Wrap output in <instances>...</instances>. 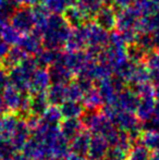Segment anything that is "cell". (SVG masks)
I'll return each mask as SVG.
<instances>
[{
	"mask_svg": "<svg viewBox=\"0 0 159 160\" xmlns=\"http://www.w3.org/2000/svg\"><path fill=\"white\" fill-rule=\"evenodd\" d=\"M71 26L64 19L63 14L51 13L48 22L42 28V38L45 48L62 50L66 47L67 40L71 32Z\"/></svg>",
	"mask_w": 159,
	"mask_h": 160,
	"instance_id": "cell-1",
	"label": "cell"
},
{
	"mask_svg": "<svg viewBox=\"0 0 159 160\" xmlns=\"http://www.w3.org/2000/svg\"><path fill=\"white\" fill-rule=\"evenodd\" d=\"M141 13L135 4L117 11V21L115 30L122 36L127 45L136 42L140 35Z\"/></svg>",
	"mask_w": 159,
	"mask_h": 160,
	"instance_id": "cell-2",
	"label": "cell"
},
{
	"mask_svg": "<svg viewBox=\"0 0 159 160\" xmlns=\"http://www.w3.org/2000/svg\"><path fill=\"white\" fill-rule=\"evenodd\" d=\"M38 68L34 56H27L20 64L8 71L9 84L21 92H28L32 75Z\"/></svg>",
	"mask_w": 159,
	"mask_h": 160,
	"instance_id": "cell-3",
	"label": "cell"
},
{
	"mask_svg": "<svg viewBox=\"0 0 159 160\" xmlns=\"http://www.w3.org/2000/svg\"><path fill=\"white\" fill-rule=\"evenodd\" d=\"M109 33L110 32L97 25L93 20L86 23L87 48L85 50L94 56H98V53L108 44Z\"/></svg>",
	"mask_w": 159,
	"mask_h": 160,
	"instance_id": "cell-4",
	"label": "cell"
},
{
	"mask_svg": "<svg viewBox=\"0 0 159 160\" xmlns=\"http://www.w3.org/2000/svg\"><path fill=\"white\" fill-rule=\"evenodd\" d=\"M9 20H10V23L21 34L30 33L35 28V21L34 15H33L32 7H17Z\"/></svg>",
	"mask_w": 159,
	"mask_h": 160,
	"instance_id": "cell-5",
	"label": "cell"
},
{
	"mask_svg": "<svg viewBox=\"0 0 159 160\" xmlns=\"http://www.w3.org/2000/svg\"><path fill=\"white\" fill-rule=\"evenodd\" d=\"M93 21L100 28H105L108 32L115 30L116 21H117V10L112 4L104 3L97 12L94 14Z\"/></svg>",
	"mask_w": 159,
	"mask_h": 160,
	"instance_id": "cell-6",
	"label": "cell"
},
{
	"mask_svg": "<svg viewBox=\"0 0 159 160\" xmlns=\"http://www.w3.org/2000/svg\"><path fill=\"white\" fill-rule=\"evenodd\" d=\"M17 45L28 56L37 55L44 48L42 35L35 30L30 33L22 34Z\"/></svg>",
	"mask_w": 159,
	"mask_h": 160,
	"instance_id": "cell-7",
	"label": "cell"
},
{
	"mask_svg": "<svg viewBox=\"0 0 159 160\" xmlns=\"http://www.w3.org/2000/svg\"><path fill=\"white\" fill-rule=\"evenodd\" d=\"M141 102V98L131 87L127 88L125 87L122 92L118 94L117 101H116L115 106L120 108L121 110L129 112H134L135 113L136 110L138 108V105Z\"/></svg>",
	"mask_w": 159,
	"mask_h": 160,
	"instance_id": "cell-8",
	"label": "cell"
},
{
	"mask_svg": "<svg viewBox=\"0 0 159 160\" xmlns=\"http://www.w3.org/2000/svg\"><path fill=\"white\" fill-rule=\"evenodd\" d=\"M62 14H63L64 19L67 20V22H68L71 28H77V26L85 25L86 23H88L89 21L93 20L91 15L87 14L79 4H77V2L71 4L69 8H67Z\"/></svg>",
	"mask_w": 159,
	"mask_h": 160,
	"instance_id": "cell-9",
	"label": "cell"
},
{
	"mask_svg": "<svg viewBox=\"0 0 159 160\" xmlns=\"http://www.w3.org/2000/svg\"><path fill=\"white\" fill-rule=\"evenodd\" d=\"M66 50H84L87 48V34H86V24L77 28H71L70 35L67 40Z\"/></svg>",
	"mask_w": 159,
	"mask_h": 160,
	"instance_id": "cell-10",
	"label": "cell"
},
{
	"mask_svg": "<svg viewBox=\"0 0 159 160\" xmlns=\"http://www.w3.org/2000/svg\"><path fill=\"white\" fill-rule=\"evenodd\" d=\"M47 69H48L49 75H50L51 83L68 84L74 78V74L68 69V67L61 60H58L57 62L52 63Z\"/></svg>",
	"mask_w": 159,
	"mask_h": 160,
	"instance_id": "cell-11",
	"label": "cell"
},
{
	"mask_svg": "<svg viewBox=\"0 0 159 160\" xmlns=\"http://www.w3.org/2000/svg\"><path fill=\"white\" fill-rule=\"evenodd\" d=\"M110 147L108 142L102 135L93 134L89 143L87 158L91 160H104L107 154V150Z\"/></svg>",
	"mask_w": 159,
	"mask_h": 160,
	"instance_id": "cell-12",
	"label": "cell"
},
{
	"mask_svg": "<svg viewBox=\"0 0 159 160\" xmlns=\"http://www.w3.org/2000/svg\"><path fill=\"white\" fill-rule=\"evenodd\" d=\"M51 84L50 75L47 68H37L36 71L33 73L30 83L31 94L38 93V92H46Z\"/></svg>",
	"mask_w": 159,
	"mask_h": 160,
	"instance_id": "cell-13",
	"label": "cell"
},
{
	"mask_svg": "<svg viewBox=\"0 0 159 160\" xmlns=\"http://www.w3.org/2000/svg\"><path fill=\"white\" fill-rule=\"evenodd\" d=\"M92 135L93 134L86 128L81 131L77 136H74L70 141V152L75 155H79L83 158L87 157Z\"/></svg>",
	"mask_w": 159,
	"mask_h": 160,
	"instance_id": "cell-14",
	"label": "cell"
},
{
	"mask_svg": "<svg viewBox=\"0 0 159 160\" xmlns=\"http://www.w3.org/2000/svg\"><path fill=\"white\" fill-rule=\"evenodd\" d=\"M31 135H32V130L28 128L26 121L23 118H21L15 130L11 134V142H12L17 152H22L26 142L30 139Z\"/></svg>",
	"mask_w": 159,
	"mask_h": 160,
	"instance_id": "cell-15",
	"label": "cell"
},
{
	"mask_svg": "<svg viewBox=\"0 0 159 160\" xmlns=\"http://www.w3.org/2000/svg\"><path fill=\"white\" fill-rule=\"evenodd\" d=\"M96 87H97L98 92H99L100 96H102L104 103L115 105L116 101H117V97L119 92L116 88L115 83L112 81V76L105 78V80L98 81L97 84H96Z\"/></svg>",
	"mask_w": 159,
	"mask_h": 160,
	"instance_id": "cell-16",
	"label": "cell"
},
{
	"mask_svg": "<svg viewBox=\"0 0 159 160\" xmlns=\"http://www.w3.org/2000/svg\"><path fill=\"white\" fill-rule=\"evenodd\" d=\"M60 132L67 139L71 141L81 131L84 130L82 120L79 118H64L59 124Z\"/></svg>",
	"mask_w": 159,
	"mask_h": 160,
	"instance_id": "cell-17",
	"label": "cell"
},
{
	"mask_svg": "<svg viewBox=\"0 0 159 160\" xmlns=\"http://www.w3.org/2000/svg\"><path fill=\"white\" fill-rule=\"evenodd\" d=\"M28 55H26L17 45L10 47V50L7 53V56L4 57V59L0 62V68L9 71L10 69H12L13 67L20 64Z\"/></svg>",
	"mask_w": 159,
	"mask_h": 160,
	"instance_id": "cell-18",
	"label": "cell"
},
{
	"mask_svg": "<svg viewBox=\"0 0 159 160\" xmlns=\"http://www.w3.org/2000/svg\"><path fill=\"white\" fill-rule=\"evenodd\" d=\"M48 101L52 106H60L67 100V84L51 83L46 91Z\"/></svg>",
	"mask_w": 159,
	"mask_h": 160,
	"instance_id": "cell-19",
	"label": "cell"
},
{
	"mask_svg": "<svg viewBox=\"0 0 159 160\" xmlns=\"http://www.w3.org/2000/svg\"><path fill=\"white\" fill-rule=\"evenodd\" d=\"M49 106H50V103L47 98L46 92H38V93L31 94L30 111L32 114L42 117Z\"/></svg>",
	"mask_w": 159,
	"mask_h": 160,
	"instance_id": "cell-20",
	"label": "cell"
},
{
	"mask_svg": "<svg viewBox=\"0 0 159 160\" xmlns=\"http://www.w3.org/2000/svg\"><path fill=\"white\" fill-rule=\"evenodd\" d=\"M62 55V50H57V49L50 48H42L37 55H35V59L37 61L38 68H48L52 63L60 60Z\"/></svg>",
	"mask_w": 159,
	"mask_h": 160,
	"instance_id": "cell-21",
	"label": "cell"
},
{
	"mask_svg": "<svg viewBox=\"0 0 159 160\" xmlns=\"http://www.w3.org/2000/svg\"><path fill=\"white\" fill-rule=\"evenodd\" d=\"M59 108L63 118H81L85 111V107L82 101L66 100L60 105Z\"/></svg>",
	"mask_w": 159,
	"mask_h": 160,
	"instance_id": "cell-22",
	"label": "cell"
},
{
	"mask_svg": "<svg viewBox=\"0 0 159 160\" xmlns=\"http://www.w3.org/2000/svg\"><path fill=\"white\" fill-rule=\"evenodd\" d=\"M82 102H83V105H84L85 109H87V110L102 109V105H104V101H102V96H100L96 85L92 87L91 89H88V91L84 94Z\"/></svg>",
	"mask_w": 159,
	"mask_h": 160,
	"instance_id": "cell-23",
	"label": "cell"
},
{
	"mask_svg": "<svg viewBox=\"0 0 159 160\" xmlns=\"http://www.w3.org/2000/svg\"><path fill=\"white\" fill-rule=\"evenodd\" d=\"M148 81H149V69L146 65V63L145 62H137V63H135L127 84L130 86H134V85L148 82Z\"/></svg>",
	"mask_w": 159,
	"mask_h": 160,
	"instance_id": "cell-24",
	"label": "cell"
},
{
	"mask_svg": "<svg viewBox=\"0 0 159 160\" xmlns=\"http://www.w3.org/2000/svg\"><path fill=\"white\" fill-rule=\"evenodd\" d=\"M33 15H34V21H35V31L38 33H42V28L48 22V19L50 17L51 13L49 10L44 6L42 3H37L32 7Z\"/></svg>",
	"mask_w": 159,
	"mask_h": 160,
	"instance_id": "cell-25",
	"label": "cell"
},
{
	"mask_svg": "<svg viewBox=\"0 0 159 160\" xmlns=\"http://www.w3.org/2000/svg\"><path fill=\"white\" fill-rule=\"evenodd\" d=\"M22 34L10 23V22H3L0 25V38L8 42L10 46H14L19 42V39Z\"/></svg>",
	"mask_w": 159,
	"mask_h": 160,
	"instance_id": "cell-26",
	"label": "cell"
},
{
	"mask_svg": "<svg viewBox=\"0 0 159 160\" xmlns=\"http://www.w3.org/2000/svg\"><path fill=\"white\" fill-rule=\"evenodd\" d=\"M156 98H142L136 110V116L141 121H146L154 117L155 113Z\"/></svg>",
	"mask_w": 159,
	"mask_h": 160,
	"instance_id": "cell-27",
	"label": "cell"
},
{
	"mask_svg": "<svg viewBox=\"0 0 159 160\" xmlns=\"http://www.w3.org/2000/svg\"><path fill=\"white\" fill-rule=\"evenodd\" d=\"M17 154V149L11 142V135L2 132L0 134V160H10Z\"/></svg>",
	"mask_w": 159,
	"mask_h": 160,
	"instance_id": "cell-28",
	"label": "cell"
},
{
	"mask_svg": "<svg viewBox=\"0 0 159 160\" xmlns=\"http://www.w3.org/2000/svg\"><path fill=\"white\" fill-rule=\"evenodd\" d=\"M159 28V12L149 13L141 17L140 33H152Z\"/></svg>",
	"mask_w": 159,
	"mask_h": 160,
	"instance_id": "cell-29",
	"label": "cell"
},
{
	"mask_svg": "<svg viewBox=\"0 0 159 160\" xmlns=\"http://www.w3.org/2000/svg\"><path fill=\"white\" fill-rule=\"evenodd\" d=\"M77 0H40L42 4L49 10L50 13H62L64 12L67 8L71 4L75 3Z\"/></svg>",
	"mask_w": 159,
	"mask_h": 160,
	"instance_id": "cell-30",
	"label": "cell"
},
{
	"mask_svg": "<svg viewBox=\"0 0 159 160\" xmlns=\"http://www.w3.org/2000/svg\"><path fill=\"white\" fill-rule=\"evenodd\" d=\"M62 118L63 117H62L61 111H60V108L58 106H52V105L49 106L46 111L42 113V116L40 117L42 121L49 123V124H56V125L60 124Z\"/></svg>",
	"mask_w": 159,
	"mask_h": 160,
	"instance_id": "cell-31",
	"label": "cell"
},
{
	"mask_svg": "<svg viewBox=\"0 0 159 160\" xmlns=\"http://www.w3.org/2000/svg\"><path fill=\"white\" fill-rule=\"evenodd\" d=\"M152 150L145 147L143 144L133 145L127 154V160H151Z\"/></svg>",
	"mask_w": 159,
	"mask_h": 160,
	"instance_id": "cell-32",
	"label": "cell"
},
{
	"mask_svg": "<svg viewBox=\"0 0 159 160\" xmlns=\"http://www.w3.org/2000/svg\"><path fill=\"white\" fill-rule=\"evenodd\" d=\"M20 117L17 113L12 111H9L8 113H3L1 116V122H2V128L3 132L7 134L11 135L13 133V131L15 130L17 123L20 121Z\"/></svg>",
	"mask_w": 159,
	"mask_h": 160,
	"instance_id": "cell-33",
	"label": "cell"
},
{
	"mask_svg": "<svg viewBox=\"0 0 159 160\" xmlns=\"http://www.w3.org/2000/svg\"><path fill=\"white\" fill-rule=\"evenodd\" d=\"M140 142L153 152L159 148V132H142Z\"/></svg>",
	"mask_w": 159,
	"mask_h": 160,
	"instance_id": "cell-34",
	"label": "cell"
},
{
	"mask_svg": "<svg viewBox=\"0 0 159 160\" xmlns=\"http://www.w3.org/2000/svg\"><path fill=\"white\" fill-rule=\"evenodd\" d=\"M127 57L131 61L135 62H144L145 58H146L147 53L138 46L136 42H133V44H130L127 46Z\"/></svg>",
	"mask_w": 159,
	"mask_h": 160,
	"instance_id": "cell-35",
	"label": "cell"
},
{
	"mask_svg": "<svg viewBox=\"0 0 159 160\" xmlns=\"http://www.w3.org/2000/svg\"><path fill=\"white\" fill-rule=\"evenodd\" d=\"M84 97V92L80 87L75 80H72L67 84V100L82 101Z\"/></svg>",
	"mask_w": 159,
	"mask_h": 160,
	"instance_id": "cell-36",
	"label": "cell"
},
{
	"mask_svg": "<svg viewBox=\"0 0 159 160\" xmlns=\"http://www.w3.org/2000/svg\"><path fill=\"white\" fill-rule=\"evenodd\" d=\"M75 2L87 14L91 15L92 19H93L94 14L98 11V9L104 4L102 0H77Z\"/></svg>",
	"mask_w": 159,
	"mask_h": 160,
	"instance_id": "cell-37",
	"label": "cell"
},
{
	"mask_svg": "<svg viewBox=\"0 0 159 160\" xmlns=\"http://www.w3.org/2000/svg\"><path fill=\"white\" fill-rule=\"evenodd\" d=\"M15 8L17 6L11 0H0V23L9 21Z\"/></svg>",
	"mask_w": 159,
	"mask_h": 160,
	"instance_id": "cell-38",
	"label": "cell"
},
{
	"mask_svg": "<svg viewBox=\"0 0 159 160\" xmlns=\"http://www.w3.org/2000/svg\"><path fill=\"white\" fill-rule=\"evenodd\" d=\"M127 154L129 152L118 146H110L107 150L104 160H127Z\"/></svg>",
	"mask_w": 159,
	"mask_h": 160,
	"instance_id": "cell-39",
	"label": "cell"
},
{
	"mask_svg": "<svg viewBox=\"0 0 159 160\" xmlns=\"http://www.w3.org/2000/svg\"><path fill=\"white\" fill-rule=\"evenodd\" d=\"M145 63L149 70H158L159 71V49H155L149 52L145 58Z\"/></svg>",
	"mask_w": 159,
	"mask_h": 160,
	"instance_id": "cell-40",
	"label": "cell"
},
{
	"mask_svg": "<svg viewBox=\"0 0 159 160\" xmlns=\"http://www.w3.org/2000/svg\"><path fill=\"white\" fill-rule=\"evenodd\" d=\"M9 85V78H8V71L2 68H0V95L4 91L7 86Z\"/></svg>",
	"mask_w": 159,
	"mask_h": 160,
	"instance_id": "cell-41",
	"label": "cell"
},
{
	"mask_svg": "<svg viewBox=\"0 0 159 160\" xmlns=\"http://www.w3.org/2000/svg\"><path fill=\"white\" fill-rule=\"evenodd\" d=\"M134 2V0H112V6L115 7L116 10H121V9H124L127 7L131 6Z\"/></svg>",
	"mask_w": 159,
	"mask_h": 160,
	"instance_id": "cell-42",
	"label": "cell"
},
{
	"mask_svg": "<svg viewBox=\"0 0 159 160\" xmlns=\"http://www.w3.org/2000/svg\"><path fill=\"white\" fill-rule=\"evenodd\" d=\"M9 50H10V45L4 42L2 38H0V62L4 59V57L9 52Z\"/></svg>",
	"mask_w": 159,
	"mask_h": 160,
	"instance_id": "cell-43",
	"label": "cell"
},
{
	"mask_svg": "<svg viewBox=\"0 0 159 160\" xmlns=\"http://www.w3.org/2000/svg\"><path fill=\"white\" fill-rule=\"evenodd\" d=\"M13 3L17 7L19 6H28V7H33L35 4L39 3L40 0H11Z\"/></svg>",
	"mask_w": 159,
	"mask_h": 160,
	"instance_id": "cell-44",
	"label": "cell"
},
{
	"mask_svg": "<svg viewBox=\"0 0 159 160\" xmlns=\"http://www.w3.org/2000/svg\"><path fill=\"white\" fill-rule=\"evenodd\" d=\"M152 37H153V42H154V46L155 49H159V28L157 30H155L154 32H152Z\"/></svg>",
	"mask_w": 159,
	"mask_h": 160,
	"instance_id": "cell-45",
	"label": "cell"
},
{
	"mask_svg": "<svg viewBox=\"0 0 159 160\" xmlns=\"http://www.w3.org/2000/svg\"><path fill=\"white\" fill-rule=\"evenodd\" d=\"M10 160H30L24 154H15Z\"/></svg>",
	"mask_w": 159,
	"mask_h": 160,
	"instance_id": "cell-46",
	"label": "cell"
},
{
	"mask_svg": "<svg viewBox=\"0 0 159 160\" xmlns=\"http://www.w3.org/2000/svg\"><path fill=\"white\" fill-rule=\"evenodd\" d=\"M6 111H8V110H7L6 105H4L3 100H2V97L0 95V117H1L3 113H6Z\"/></svg>",
	"mask_w": 159,
	"mask_h": 160,
	"instance_id": "cell-47",
	"label": "cell"
},
{
	"mask_svg": "<svg viewBox=\"0 0 159 160\" xmlns=\"http://www.w3.org/2000/svg\"><path fill=\"white\" fill-rule=\"evenodd\" d=\"M151 160H159V148L153 150L152 152V156H151Z\"/></svg>",
	"mask_w": 159,
	"mask_h": 160,
	"instance_id": "cell-48",
	"label": "cell"
},
{
	"mask_svg": "<svg viewBox=\"0 0 159 160\" xmlns=\"http://www.w3.org/2000/svg\"><path fill=\"white\" fill-rule=\"evenodd\" d=\"M155 98L156 100L159 101V83L155 85Z\"/></svg>",
	"mask_w": 159,
	"mask_h": 160,
	"instance_id": "cell-49",
	"label": "cell"
},
{
	"mask_svg": "<svg viewBox=\"0 0 159 160\" xmlns=\"http://www.w3.org/2000/svg\"><path fill=\"white\" fill-rule=\"evenodd\" d=\"M104 1V3H106V4H111L112 3V0H102Z\"/></svg>",
	"mask_w": 159,
	"mask_h": 160,
	"instance_id": "cell-50",
	"label": "cell"
},
{
	"mask_svg": "<svg viewBox=\"0 0 159 160\" xmlns=\"http://www.w3.org/2000/svg\"><path fill=\"white\" fill-rule=\"evenodd\" d=\"M143 1H146V0H134L135 3H137V2H143Z\"/></svg>",
	"mask_w": 159,
	"mask_h": 160,
	"instance_id": "cell-51",
	"label": "cell"
}]
</instances>
